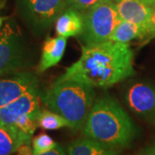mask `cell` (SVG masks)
<instances>
[{"label": "cell", "instance_id": "26", "mask_svg": "<svg viewBox=\"0 0 155 155\" xmlns=\"http://www.w3.org/2000/svg\"><path fill=\"white\" fill-rule=\"evenodd\" d=\"M5 20V18L3 17H0V31L2 29V27H3V23H4V21Z\"/></svg>", "mask_w": 155, "mask_h": 155}, {"label": "cell", "instance_id": "6", "mask_svg": "<svg viewBox=\"0 0 155 155\" xmlns=\"http://www.w3.org/2000/svg\"><path fill=\"white\" fill-rule=\"evenodd\" d=\"M19 16L36 35L46 33L67 10L66 0H17Z\"/></svg>", "mask_w": 155, "mask_h": 155}, {"label": "cell", "instance_id": "24", "mask_svg": "<svg viewBox=\"0 0 155 155\" xmlns=\"http://www.w3.org/2000/svg\"><path fill=\"white\" fill-rule=\"evenodd\" d=\"M141 1H143L145 4H147V5L151 6L152 8L155 7V0H141Z\"/></svg>", "mask_w": 155, "mask_h": 155}, {"label": "cell", "instance_id": "8", "mask_svg": "<svg viewBox=\"0 0 155 155\" xmlns=\"http://www.w3.org/2000/svg\"><path fill=\"white\" fill-rule=\"evenodd\" d=\"M41 91L38 88L31 89L19 98L0 109V124L13 125L20 116L38 113Z\"/></svg>", "mask_w": 155, "mask_h": 155}, {"label": "cell", "instance_id": "7", "mask_svg": "<svg viewBox=\"0 0 155 155\" xmlns=\"http://www.w3.org/2000/svg\"><path fill=\"white\" fill-rule=\"evenodd\" d=\"M38 79L30 72H16L0 78V109L19 98L31 89L38 88Z\"/></svg>", "mask_w": 155, "mask_h": 155}, {"label": "cell", "instance_id": "16", "mask_svg": "<svg viewBox=\"0 0 155 155\" xmlns=\"http://www.w3.org/2000/svg\"><path fill=\"white\" fill-rule=\"evenodd\" d=\"M38 127L46 130H56L61 127H68L70 125L67 120L52 110H40L37 115Z\"/></svg>", "mask_w": 155, "mask_h": 155}, {"label": "cell", "instance_id": "10", "mask_svg": "<svg viewBox=\"0 0 155 155\" xmlns=\"http://www.w3.org/2000/svg\"><path fill=\"white\" fill-rule=\"evenodd\" d=\"M116 7L122 21L133 22L144 27L146 29L147 28L153 12L151 6L141 0H122L116 3Z\"/></svg>", "mask_w": 155, "mask_h": 155}, {"label": "cell", "instance_id": "23", "mask_svg": "<svg viewBox=\"0 0 155 155\" xmlns=\"http://www.w3.org/2000/svg\"><path fill=\"white\" fill-rule=\"evenodd\" d=\"M146 155H155V143L147 149Z\"/></svg>", "mask_w": 155, "mask_h": 155}, {"label": "cell", "instance_id": "12", "mask_svg": "<svg viewBox=\"0 0 155 155\" xmlns=\"http://www.w3.org/2000/svg\"><path fill=\"white\" fill-rule=\"evenodd\" d=\"M32 135L20 131L14 125L0 124V155H11L24 144H30Z\"/></svg>", "mask_w": 155, "mask_h": 155}, {"label": "cell", "instance_id": "18", "mask_svg": "<svg viewBox=\"0 0 155 155\" xmlns=\"http://www.w3.org/2000/svg\"><path fill=\"white\" fill-rule=\"evenodd\" d=\"M57 143L46 134H40L32 140V149L34 155H38L54 149Z\"/></svg>", "mask_w": 155, "mask_h": 155}, {"label": "cell", "instance_id": "27", "mask_svg": "<svg viewBox=\"0 0 155 155\" xmlns=\"http://www.w3.org/2000/svg\"><path fill=\"white\" fill-rule=\"evenodd\" d=\"M114 3H118V2H120V1H122V0H112Z\"/></svg>", "mask_w": 155, "mask_h": 155}, {"label": "cell", "instance_id": "9", "mask_svg": "<svg viewBox=\"0 0 155 155\" xmlns=\"http://www.w3.org/2000/svg\"><path fill=\"white\" fill-rule=\"evenodd\" d=\"M126 98L134 113L145 116L155 113V89L149 84H134L128 89Z\"/></svg>", "mask_w": 155, "mask_h": 155}, {"label": "cell", "instance_id": "17", "mask_svg": "<svg viewBox=\"0 0 155 155\" xmlns=\"http://www.w3.org/2000/svg\"><path fill=\"white\" fill-rule=\"evenodd\" d=\"M38 113L26 114V115L20 116L13 125L23 133L29 134V135H33L35 131L36 130V127H38V124H37Z\"/></svg>", "mask_w": 155, "mask_h": 155}, {"label": "cell", "instance_id": "25", "mask_svg": "<svg viewBox=\"0 0 155 155\" xmlns=\"http://www.w3.org/2000/svg\"><path fill=\"white\" fill-rule=\"evenodd\" d=\"M6 0H0V10L3 9L5 6Z\"/></svg>", "mask_w": 155, "mask_h": 155}, {"label": "cell", "instance_id": "11", "mask_svg": "<svg viewBox=\"0 0 155 155\" xmlns=\"http://www.w3.org/2000/svg\"><path fill=\"white\" fill-rule=\"evenodd\" d=\"M67 47V38L57 36L48 37L45 41L41 60L38 65V72H43L56 66L61 61Z\"/></svg>", "mask_w": 155, "mask_h": 155}, {"label": "cell", "instance_id": "1", "mask_svg": "<svg viewBox=\"0 0 155 155\" xmlns=\"http://www.w3.org/2000/svg\"><path fill=\"white\" fill-rule=\"evenodd\" d=\"M134 53L128 43L107 41L82 46L78 61L54 81H75L93 88L107 89L134 75Z\"/></svg>", "mask_w": 155, "mask_h": 155}, {"label": "cell", "instance_id": "4", "mask_svg": "<svg viewBox=\"0 0 155 155\" xmlns=\"http://www.w3.org/2000/svg\"><path fill=\"white\" fill-rule=\"evenodd\" d=\"M30 63V52L17 23L6 22L0 31V77L22 72Z\"/></svg>", "mask_w": 155, "mask_h": 155}, {"label": "cell", "instance_id": "14", "mask_svg": "<svg viewBox=\"0 0 155 155\" xmlns=\"http://www.w3.org/2000/svg\"><path fill=\"white\" fill-rule=\"evenodd\" d=\"M68 155H121V153L116 148L84 137L74 140L69 146Z\"/></svg>", "mask_w": 155, "mask_h": 155}, {"label": "cell", "instance_id": "22", "mask_svg": "<svg viewBox=\"0 0 155 155\" xmlns=\"http://www.w3.org/2000/svg\"><path fill=\"white\" fill-rule=\"evenodd\" d=\"M17 155H34L33 149L28 144L22 145L17 151Z\"/></svg>", "mask_w": 155, "mask_h": 155}, {"label": "cell", "instance_id": "20", "mask_svg": "<svg viewBox=\"0 0 155 155\" xmlns=\"http://www.w3.org/2000/svg\"><path fill=\"white\" fill-rule=\"evenodd\" d=\"M153 38H155V10L152 14L149 24H148L147 28L146 35L144 37L145 42H146V41H149Z\"/></svg>", "mask_w": 155, "mask_h": 155}, {"label": "cell", "instance_id": "3", "mask_svg": "<svg viewBox=\"0 0 155 155\" xmlns=\"http://www.w3.org/2000/svg\"><path fill=\"white\" fill-rule=\"evenodd\" d=\"M41 99L50 110L67 120L70 128L80 130L84 126L89 113L95 102L93 87L75 81L53 84Z\"/></svg>", "mask_w": 155, "mask_h": 155}, {"label": "cell", "instance_id": "5", "mask_svg": "<svg viewBox=\"0 0 155 155\" xmlns=\"http://www.w3.org/2000/svg\"><path fill=\"white\" fill-rule=\"evenodd\" d=\"M121 21L116 4L112 1L102 2L84 13L83 31L79 38L84 45L98 44L110 41Z\"/></svg>", "mask_w": 155, "mask_h": 155}, {"label": "cell", "instance_id": "28", "mask_svg": "<svg viewBox=\"0 0 155 155\" xmlns=\"http://www.w3.org/2000/svg\"><path fill=\"white\" fill-rule=\"evenodd\" d=\"M145 155H146V154H145Z\"/></svg>", "mask_w": 155, "mask_h": 155}, {"label": "cell", "instance_id": "2", "mask_svg": "<svg viewBox=\"0 0 155 155\" xmlns=\"http://www.w3.org/2000/svg\"><path fill=\"white\" fill-rule=\"evenodd\" d=\"M83 129L84 137L113 148L129 146L136 134L130 116L110 97L95 101Z\"/></svg>", "mask_w": 155, "mask_h": 155}, {"label": "cell", "instance_id": "15", "mask_svg": "<svg viewBox=\"0 0 155 155\" xmlns=\"http://www.w3.org/2000/svg\"><path fill=\"white\" fill-rule=\"evenodd\" d=\"M147 29L138 24L121 21L114 30L110 40L121 43H128L134 39H144Z\"/></svg>", "mask_w": 155, "mask_h": 155}, {"label": "cell", "instance_id": "19", "mask_svg": "<svg viewBox=\"0 0 155 155\" xmlns=\"http://www.w3.org/2000/svg\"><path fill=\"white\" fill-rule=\"evenodd\" d=\"M106 1H112V0H66L67 9L79 11L83 14L89 10H91L95 5Z\"/></svg>", "mask_w": 155, "mask_h": 155}, {"label": "cell", "instance_id": "21", "mask_svg": "<svg viewBox=\"0 0 155 155\" xmlns=\"http://www.w3.org/2000/svg\"><path fill=\"white\" fill-rule=\"evenodd\" d=\"M38 155H67L65 150L63 149V147H61V145H57L54 149L50 150L48 152L46 153H42L41 154Z\"/></svg>", "mask_w": 155, "mask_h": 155}, {"label": "cell", "instance_id": "13", "mask_svg": "<svg viewBox=\"0 0 155 155\" xmlns=\"http://www.w3.org/2000/svg\"><path fill=\"white\" fill-rule=\"evenodd\" d=\"M84 14L79 11L67 9L55 22L56 33L58 36L70 37L80 35L83 31Z\"/></svg>", "mask_w": 155, "mask_h": 155}]
</instances>
